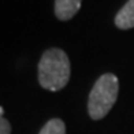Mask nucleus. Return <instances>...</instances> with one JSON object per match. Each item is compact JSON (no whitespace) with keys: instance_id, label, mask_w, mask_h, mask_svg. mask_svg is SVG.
Segmentation results:
<instances>
[{"instance_id":"7ed1b4c3","label":"nucleus","mask_w":134,"mask_h":134,"mask_svg":"<svg viewBox=\"0 0 134 134\" xmlns=\"http://www.w3.org/2000/svg\"><path fill=\"white\" fill-rule=\"evenodd\" d=\"M82 0H55V15L60 21L74 18L81 8Z\"/></svg>"},{"instance_id":"39448f33","label":"nucleus","mask_w":134,"mask_h":134,"mask_svg":"<svg viewBox=\"0 0 134 134\" xmlns=\"http://www.w3.org/2000/svg\"><path fill=\"white\" fill-rule=\"evenodd\" d=\"M38 134H66V126L62 119H51L42 126Z\"/></svg>"},{"instance_id":"f257e3e1","label":"nucleus","mask_w":134,"mask_h":134,"mask_svg":"<svg viewBox=\"0 0 134 134\" xmlns=\"http://www.w3.org/2000/svg\"><path fill=\"white\" fill-rule=\"evenodd\" d=\"M71 69L67 53L60 48L47 49L38 62V82L49 92L63 89L70 80Z\"/></svg>"},{"instance_id":"20e7f679","label":"nucleus","mask_w":134,"mask_h":134,"mask_svg":"<svg viewBox=\"0 0 134 134\" xmlns=\"http://www.w3.org/2000/svg\"><path fill=\"white\" fill-rule=\"evenodd\" d=\"M115 25L122 30H129L134 27V0H129L118 11L115 16Z\"/></svg>"},{"instance_id":"0eeeda50","label":"nucleus","mask_w":134,"mask_h":134,"mask_svg":"<svg viewBox=\"0 0 134 134\" xmlns=\"http://www.w3.org/2000/svg\"><path fill=\"white\" fill-rule=\"evenodd\" d=\"M3 112H4V109H3V107H0V116H3Z\"/></svg>"},{"instance_id":"f03ea898","label":"nucleus","mask_w":134,"mask_h":134,"mask_svg":"<svg viewBox=\"0 0 134 134\" xmlns=\"http://www.w3.org/2000/svg\"><path fill=\"white\" fill-rule=\"evenodd\" d=\"M119 93V81L116 75L107 72L103 74L93 85L88 100V112L89 116L99 120L107 116L116 103Z\"/></svg>"},{"instance_id":"423d86ee","label":"nucleus","mask_w":134,"mask_h":134,"mask_svg":"<svg viewBox=\"0 0 134 134\" xmlns=\"http://www.w3.org/2000/svg\"><path fill=\"white\" fill-rule=\"evenodd\" d=\"M0 134H11V125L7 119L0 116Z\"/></svg>"}]
</instances>
